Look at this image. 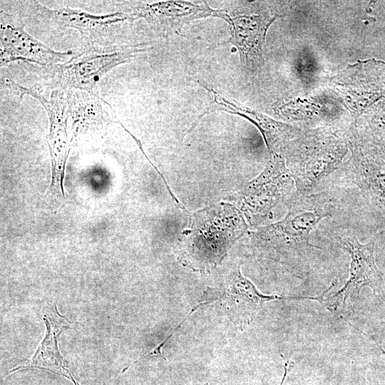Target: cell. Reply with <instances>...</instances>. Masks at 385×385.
<instances>
[{
    "label": "cell",
    "mask_w": 385,
    "mask_h": 385,
    "mask_svg": "<svg viewBox=\"0 0 385 385\" xmlns=\"http://www.w3.org/2000/svg\"><path fill=\"white\" fill-rule=\"evenodd\" d=\"M43 319L46 327V334L34 355L24 364L12 369L10 372L27 368L46 369L61 374L71 380L75 385H79L68 369L66 361L61 356L58 345L57 336L63 329L68 327L66 324V322H68L67 319L59 314L56 309L55 312L51 314H44Z\"/></svg>",
    "instance_id": "cell-13"
},
{
    "label": "cell",
    "mask_w": 385,
    "mask_h": 385,
    "mask_svg": "<svg viewBox=\"0 0 385 385\" xmlns=\"http://www.w3.org/2000/svg\"><path fill=\"white\" fill-rule=\"evenodd\" d=\"M335 210L336 204L325 192L296 193L289 201L284 217L250 232L251 241L270 255L296 261L307 250L314 248L309 242L311 232L323 219L332 216Z\"/></svg>",
    "instance_id": "cell-1"
},
{
    "label": "cell",
    "mask_w": 385,
    "mask_h": 385,
    "mask_svg": "<svg viewBox=\"0 0 385 385\" xmlns=\"http://www.w3.org/2000/svg\"><path fill=\"white\" fill-rule=\"evenodd\" d=\"M56 18L66 26L78 29L82 35L97 36L108 31L112 25L133 19L130 14L117 12L106 15H93L82 11L64 8L54 11Z\"/></svg>",
    "instance_id": "cell-14"
},
{
    "label": "cell",
    "mask_w": 385,
    "mask_h": 385,
    "mask_svg": "<svg viewBox=\"0 0 385 385\" xmlns=\"http://www.w3.org/2000/svg\"><path fill=\"white\" fill-rule=\"evenodd\" d=\"M145 46L139 43L123 46L111 53L85 54L58 63L50 69L51 83L56 88H74L93 93L96 83L109 71L144 51Z\"/></svg>",
    "instance_id": "cell-6"
},
{
    "label": "cell",
    "mask_w": 385,
    "mask_h": 385,
    "mask_svg": "<svg viewBox=\"0 0 385 385\" xmlns=\"http://www.w3.org/2000/svg\"><path fill=\"white\" fill-rule=\"evenodd\" d=\"M66 101L68 114L72 116L73 128L76 133L88 124V122L105 120L99 98L93 93L70 91Z\"/></svg>",
    "instance_id": "cell-15"
},
{
    "label": "cell",
    "mask_w": 385,
    "mask_h": 385,
    "mask_svg": "<svg viewBox=\"0 0 385 385\" xmlns=\"http://www.w3.org/2000/svg\"><path fill=\"white\" fill-rule=\"evenodd\" d=\"M0 19L1 66L16 60L52 66L72 56L71 51H54L38 41L24 30L20 20L2 10Z\"/></svg>",
    "instance_id": "cell-9"
},
{
    "label": "cell",
    "mask_w": 385,
    "mask_h": 385,
    "mask_svg": "<svg viewBox=\"0 0 385 385\" xmlns=\"http://www.w3.org/2000/svg\"><path fill=\"white\" fill-rule=\"evenodd\" d=\"M371 128L376 130L385 129V96L369 110Z\"/></svg>",
    "instance_id": "cell-16"
},
{
    "label": "cell",
    "mask_w": 385,
    "mask_h": 385,
    "mask_svg": "<svg viewBox=\"0 0 385 385\" xmlns=\"http://www.w3.org/2000/svg\"><path fill=\"white\" fill-rule=\"evenodd\" d=\"M346 173L375 207L385 211V138L373 128L350 129Z\"/></svg>",
    "instance_id": "cell-3"
},
{
    "label": "cell",
    "mask_w": 385,
    "mask_h": 385,
    "mask_svg": "<svg viewBox=\"0 0 385 385\" xmlns=\"http://www.w3.org/2000/svg\"><path fill=\"white\" fill-rule=\"evenodd\" d=\"M327 84L357 118L385 96V61H358L331 77Z\"/></svg>",
    "instance_id": "cell-5"
},
{
    "label": "cell",
    "mask_w": 385,
    "mask_h": 385,
    "mask_svg": "<svg viewBox=\"0 0 385 385\" xmlns=\"http://www.w3.org/2000/svg\"><path fill=\"white\" fill-rule=\"evenodd\" d=\"M383 349H385V339L384 340V342H383Z\"/></svg>",
    "instance_id": "cell-17"
},
{
    "label": "cell",
    "mask_w": 385,
    "mask_h": 385,
    "mask_svg": "<svg viewBox=\"0 0 385 385\" xmlns=\"http://www.w3.org/2000/svg\"><path fill=\"white\" fill-rule=\"evenodd\" d=\"M199 83L206 89L211 99L207 108L200 115L199 119L206 113L220 111L241 115L258 128L271 154L278 153V150H282L289 143L302 133L299 128L275 120L256 111L234 103L212 88H208L200 82Z\"/></svg>",
    "instance_id": "cell-11"
},
{
    "label": "cell",
    "mask_w": 385,
    "mask_h": 385,
    "mask_svg": "<svg viewBox=\"0 0 385 385\" xmlns=\"http://www.w3.org/2000/svg\"><path fill=\"white\" fill-rule=\"evenodd\" d=\"M342 242L350 256L349 279L342 288L329 298L324 297V291L320 294L319 303L329 309L337 308L339 304L344 306L346 300L358 297L364 287H369L374 295L384 300L385 282L376 264L374 241L362 244L355 235H347L342 239Z\"/></svg>",
    "instance_id": "cell-7"
},
{
    "label": "cell",
    "mask_w": 385,
    "mask_h": 385,
    "mask_svg": "<svg viewBox=\"0 0 385 385\" xmlns=\"http://www.w3.org/2000/svg\"><path fill=\"white\" fill-rule=\"evenodd\" d=\"M6 84L18 93L29 95L37 99L45 108L49 119L48 145L51 158V183L50 191L58 190L64 196L63 182L66 163L70 151L67 135V101L59 90L52 91L48 99L34 89L24 87L6 79Z\"/></svg>",
    "instance_id": "cell-8"
},
{
    "label": "cell",
    "mask_w": 385,
    "mask_h": 385,
    "mask_svg": "<svg viewBox=\"0 0 385 385\" xmlns=\"http://www.w3.org/2000/svg\"><path fill=\"white\" fill-rule=\"evenodd\" d=\"M131 16L133 19H146L168 34L180 31L184 24L196 19L219 17L227 23L230 19L225 10L212 9L206 3L194 4L183 1L141 4L131 13Z\"/></svg>",
    "instance_id": "cell-10"
},
{
    "label": "cell",
    "mask_w": 385,
    "mask_h": 385,
    "mask_svg": "<svg viewBox=\"0 0 385 385\" xmlns=\"http://www.w3.org/2000/svg\"><path fill=\"white\" fill-rule=\"evenodd\" d=\"M276 18L267 11L230 17L231 36L227 42L237 48L243 64L253 66L262 61L267 31Z\"/></svg>",
    "instance_id": "cell-12"
},
{
    "label": "cell",
    "mask_w": 385,
    "mask_h": 385,
    "mask_svg": "<svg viewBox=\"0 0 385 385\" xmlns=\"http://www.w3.org/2000/svg\"><path fill=\"white\" fill-rule=\"evenodd\" d=\"M349 150L347 142L327 130L302 133L289 143L282 155L296 191L307 195L340 165Z\"/></svg>",
    "instance_id": "cell-2"
},
{
    "label": "cell",
    "mask_w": 385,
    "mask_h": 385,
    "mask_svg": "<svg viewBox=\"0 0 385 385\" xmlns=\"http://www.w3.org/2000/svg\"><path fill=\"white\" fill-rule=\"evenodd\" d=\"M264 170L234 197L237 206L252 224H261L272 217V210L281 202L288 201L294 181L279 153L271 154Z\"/></svg>",
    "instance_id": "cell-4"
}]
</instances>
